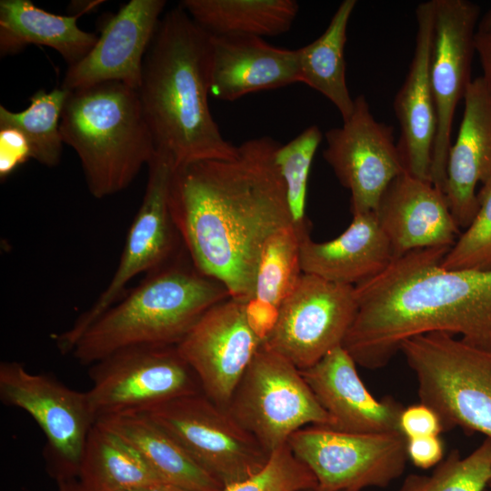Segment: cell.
Here are the masks:
<instances>
[{
    "label": "cell",
    "mask_w": 491,
    "mask_h": 491,
    "mask_svg": "<svg viewBox=\"0 0 491 491\" xmlns=\"http://www.w3.org/2000/svg\"><path fill=\"white\" fill-rule=\"evenodd\" d=\"M279 145L268 135L252 138L233 159L175 166L171 180L170 211L188 257L243 304L253 296L265 242L294 225L274 160Z\"/></svg>",
    "instance_id": "cell-1"
},
{
    "label": "cell",
    "mask_w": 491,
    "mask_h": 491,
    "mask_svg": "<svg viewBox=\"0 0 491 491\" xmlns=\"http://www.w3.org/2000/svg\"><path fill=\"white\" fill-rule=\"evenodd\" d=\"M449 246L396 257L355 286L357 311L342 346L356 365L385 366L406 340L444 332L491 346V269H446Z\"/></svg>",
    "instance_id": "cell-2"
},
{
    "label": "cell",
    "mask_w": 491,
    "mask_h": 491,
    "mask_svg": "<svg viewBox=\"0 0 491 491\" xmlns=\"http://www.w3.org/2000/svg\"><path fill=\"white\" fill-rule=\"evenodd\" d=\"M209 41L178 6L162 15L144 57L136 90L141 108L155 149L175 166L237 155L209 107Z\"/></svg>",
    "instance_id": "cell-3"
},
{
    "label": "cell",
    "mask_w": 491,
    "mask_h": 491,
    "mask_svg": "<svg viewBox=\"0 0 491 491\" xmlns=\"http://www.w3.org/2000/svg\"><path fill=\"white\" fill-rule=\"evenodd\" d=\"M231 297L220 282L200 273L185 250L144 279L103 313L72 354L91 366L124 348L176 346L199 318Z\"/></svg>",
    "instance_id": "cell-4"
},
{
    "label": "cell",
    "mask_w": 491,
    "mask_h": 491,
    "mask_svg": "<svg viewBox=\"0 0 491 491\" xmlns=\"http://www.w3.org/2000/svg\"><path fill=\"white\" fill-rule=\"evenodd\" d=\"M60 133L97 199L127 188L156 151L136 90L120 82L69 91Z\"/></svg>",
    "instance_id": "cell-5"
},
{
    "label": "cell",
    "mask_w": 491,
    "mask_h": 491,
    "mask_svg": "<svg viewBox=\"0 0 491 491\" xmlns=\"http://www.w3.org/2000/svg\"><path fill=\"white\" fill-rule=\"evenodd\" d=\"M400 351L420 402L437 413L445 430L459 426L491 439V346L433 332L406 340Z\"/></svg>",
    "instance_id": "cell-6"
},
{
    "label": "cell",
    "mask_w": 491,
    "mask_h": 491,
    "mask_svg": "<svg viewBox=\"0 0 491 491\" xmlns=\"http://www.w3.org/2000/svg\"><path fill=\"white\" fill-rule=\"evenodd\" d=\"M147 168L145 195L113 277L94 304L68 329L54 336L62 355L72 353L86 329L124 296L134 277L161 267L185 249L169 205L175 163L167 153L156 150Z\"/></svg>",
    "instance_id": "cell-7"
},
{
    "label": "cell",
    "mask_w": 491,
    "mask_h": 491,
    "mask_svg": "<svg viewBox=\"0 0 491 491\" xmlns=\"http://www.w3.org/2000/svg\"><path fill=\"white\" fill-rule=\"evenodd\" d=\"M226 409L269 455L303 427L334 426L300 370L263 345L244 373Z\"/></svg>",
    "instance_id": "cell-8"
},
{
    "label": "cell",
    "mask_w": 491,
    "mask_h": 491,
    "mask_svg": "<svg viewBox=\"0 0 491 491\" xmlns=\"http://www.w3.org/2000/svg\"><path fill=\"white\" fill-rule=\"evenodd\" d=\"M0 399L27 412L42 429L47 474L57 484L78 478L85 443L95 423L86 392L48 375L33 374L19 362L4 361Z\"/></svg>",
    "instance_id": "cell-9"
},
{
    "label": "cell",
    "mask_w": 491,
    "mask_h": 491,
    "mask_svg": "<svg viewBox=\"0 0 491 491\" xmlns=\"http://www.w3.org/2000/svg\"><path fill=\"white\" fill-rule=\"evenodd\" d=\"M86 391L97 420L147 412L172 399L202 392L176 346H139L118 350L91 365Z\"/></svg>",
    "instance_id": "cell-10"
},
{
    "label": "cell",
    "mask_w": 491,
    "mask_h": 491,
    "mask_svg": "<svg viewBox=\"0 0 491 491\" xmlns=\"http://www.w3.org/2000/svg\"><path fill=\"white\" fill-rule=\"evenodd\" d=\"M146 413L224 487L259 472L270 455L229 413L202 392L163 403Z\"/></svg>",
    "instance_id": "cell-11"
},
{
    "label": "cell",
    "mask_w": 491,
    "mask_h": 491,
    "mask_svg": "<svg viewBox=\"0 0 491 491\" xmlns=\"http://www.w3.org/2000/svg\"><path fill=\"white\" fill-rule=\"evenodd\" d=\"M287 445L316 479L315 491L386 487L405 470L406 438L401 432L350 433L308 426Z\"/></svg>",
    "instance_id": "cell-12"
},
{
    "label": "cell",
    "mask_w": 491,
    "mask_h": 491,
    "mask_svg": "<svg viewBox=\"0 0 491 491\" xmlns=\"http://www.w3.org/2000/svg\"><path fill=\"white\" fill-rule=\"evenodd\" d=\"M356 311L355 286L303 273L263 346L308 368L342 346Z\"/></svg>",
    "instance_id": "cell-13"
},
{
    "label": "cell",
    "mask_w": 491,
    "mask_h": 491,
    "mask_svg": "<svg viewBox=\"0 0 491 491\" xmlns=\"http://www.w3.org/2000/svg\"><path fill=\"white\" fill-rule=\"evenodd\" d=\"M480 7L468 0H435L430 82L436 114L431 183L445 193L456 108L473 80Z\"/></svg>",
    "instance_id": "cell-14"
},
{
    "label": "cell",
    "mask_w": 491,
    "mask_h": 491,
    "mask_svg": "<svg viewBox=\"0 0 491 491\" xmlns=\"http://www.w3.org/2000/svg\"><path fill=\"white\" fill-rule=\"evenodd\" d=\"M323 157L351 194L352 215L375 212L393 179L406 172L393 126L375 119L364 95L339 127L325 134Z\"/></svg>",
    "instance_id": "cell-15"
},
{
    "label": "cell",
    "mask_w": 491,
    "mask_h": 491,
    "mask_svg": "<svg viewBox=\"0 0 491 491\" xmlns=\"http://www.w3.org/2000/svg\"><path fill=\"white\" fill-rule=\"evenodd\" d=\"M263 339L252 327L245 304L229 297L208 309L176 345L202 393L227 408Z\"/></svg>",
    "instance_id": "cell-16"
},
{
    "label": "cell",
    "mask_w": 491,
    "mask_h": 491,
    "mask_svg": "<svg viewBox=\"0 0 491 491\" xmlns=\"http://www.w3.org/2000/svg\"><path fill=\"white\" fill-rule=\"evenodd\" d=\"M165 0H131L102 26L88 55L68 66L61 87L68 91L104 82L137 90L146 50L165 6Z\"/></svg>",
    "instance_id": "cell-17"
},
{
    "label": "cell",
    "mask_w": 491,
    "mask_h": 491,
    "mask_svg": "<svg viewBox=\"0 0 491 491\" xmlns=\"http://www.w3.org/2000/svg\"><path fill=\"white\" fill-rule=\"evenodd\" d=\"M374 213L394 258L418 249L451 247L461 235L446 194L407 172L391 181Z\"/></svg>",
    "instance_id": "cell-18"
},
{
    "label": "cell",
    "mask_w": 491,
    "mask_h": 491,
    "mask_svg": "<svg viewBox=\"0 0 491 491\" xmlns=\"http://www.w3.org/2000/svg\"><path fill=\"white\" fill-rule=\"evenodd\" d=\"M435 0L420 3L416 9L417 32L407 75L394 100L400 125L397 147L406 172L430 181L432 155L436 133V114L430 82V57Z\"/></svg>",
    "instance_id": "cell-19"
},
{
    "label": "cell",
    "mask_w": 491,
    "mask_h": 491,
    "mask_svg": "<svg viewBox=\"0 0 491 491\" xmlns=\"http://www.w3.org/2000/svg\"><path fill=\"white\" fill-rule=\"evenodd\" d=\"M300 372L332 417L331 428L350 433L400 432L404 407L390 397L373 396L358 375L356 361L342 346Z\"/></svg>",
    "instance_id": "cell-20"
},
{
    "label": "cell",
    "mask_w": 491,
    "mask_h": 491,
    "mask_svg": "<svg viewBox=\"0 0 491 491\" xmlns=\"http://www.w3.org/2000/svg\"><path fill=\"white\" fill-rule=\"evenodd\" d=\"M299 83L296 50L253 35L211 36L209 93L234 101L251 93Z\"/></svg>",
    "instance_id": "cell-21"
},
{
    "label": "cell",
    "mask_w": 491,
    "mask_h": 491,
    "mask_svg": "<svg viewBox=\"0 0 491 491\" xmlns=\"http://www.w3.org/2000/svg\"><path fill=\"white\" fill-rule=\"evenodd\" d=\"M464 100L459 132L448 151L445 190L459 228H466L477 212V185L491 178V100L481 76L471 81Z\"/></svg>",
    "instance_id": "cell-22"
},
{
    "label": "cell",
    "mask_w": 491,
    "mask_h": 491,
    "mask_svg": "<svg viewBox=\"0 0 491 491\" xmlns=\"http://www.w3.org/2000/svg\"><path fill=\"white\" fill-rule=\"evenodd\" d=\"M303 273L356 286L384 271L393 261L390 243L374 212L353 215L348 227L336 238L301 241Z\"/></svg>",
    "instance_id": "cell-23"
},
{
    "label": "cell",
    "mask_w": 491,
    "mask_h": 491,
    "mask_svg": "<svg viewBox=\"0 0 491 491\" xmlns=\"http://www.w3.org/2000/svg\"><path fill=\"white\" fill-rule=\"evenodd\" d=\"M74 15H59L35 6L29 0L0 1V55H15L29 45L57 51L69 66L84 59L98 37L83 31Z\"/></svg>",
    "instance_id": "cell-24"
},
{
    "label": "cell",
    "mask_w": 491,
    "mask_h": 491,
    "mask_svg": "<svg viewBox=\"0 0 491 491\" xmlns=\"http://www.w3.org/2000/svg\"><path fill=\"white\" fill-rule=\"evenodd\" d=\"M96 422L129 442L164 481L194 491H224V486L146 413H127Z\"/></svg>",
    "instance_id": "cell-25"
},
{
    "label": "cell",
    "mask_w": 491,
    "mask_h": 491,
    "mask_svg": "<svg viewBox=\"0 0 491 491\" xmlns=\"http://www.w3.org/2000/svg\"><path fill=\"white\" fill-rule=\"evenodd\" d=\"M179 6L211 36L278 35L298 13L295 0H183Z\"/></svg>",
    "instance_id": "cell-26"
},
{
    "label": "cell",
    "mask_w": 491,
    "mask_h": 491,
    "mask_svg": "<svg viewBox=\"0 0 491 491\" xmlns=\"http://www.w3.org/2000/svg\"><path fill=\"white\" fill-rule=\"evenodd\" d=\"M78 479L89 491H130L165 482L129 442L100 422L88 435Z\"/></svg>",
    "instance_id": "cell-27"
},
{
    "label": "cell",
    "mask_w": 491,
    "mask_h": 491,
    "mask_svg": "<svg viewBox=\"0 0 491 491\" xmlns=\"http://www.w3.org/2000/svg\"><path fill=\"white\" fill-rule=\"evenodd\" d=\"M356 0H344L325 32L312 43L296 49L299 83L321 93L338 110L342 119L350 116L355 98L346 80L345 45Z\"/></svg>",
    "instance_id": "cell-28"
},
{
    "label": "cell",
    "mask_w": 491,
    "mask_h": 491,
    "mask_svg": "<svg viewBox=\"0 0 491 491\" xmlns=\"http://www.w3.org/2000/svg\"><path fill=\"white\" fill-rule=\"evenodd\" d=\"M308 234L309 229L292 225L266 239L261 250L250 300L279 310L303 275L301 241Z\"/></svg>",
    "instance_id": "cell-29"
},
{
    "label": "cell",
    "mask_w": 491,
    "mask_h": 491,
    "mask_svg": "<svg viewBox=\"0 0 491 491\" xmlns=\"http://www.w3.org/2000/svg\"><path fill=\"white\" fill-rule=\"evenodd\" d=\"M68 94L62 87L48 92L40 89L23 111L12 112L0 106V127L21 131L29 142L32 158L48 167L57 165L61 159L64 142L60 119Z\"/></svg>",
    "instance_id": "cell-30"
},
{
    "label": "cell",
    "mask_w": 491,
    "mask_h": 491,
    "mask_svg": "<svg viewBox=\"0 0 491 491\" xmlns=\"http://www.w3.org/2000/svg\"><path fill=\"white\" fill-rule=\"evenodd\" d=\"M491 478V439L462 456L453 450L429 476L411 474L399 491H485Z\"/></svg>",
    "instance_id": "cell-31"
},
{
    "label": "cell",
    "mask_w": 491,
    "mask_h": 491,
    "mask_svg": "<svg viewBox=\"0 0 491 491\" xmlns=\"http://www.w3.org/2000/svg\"><path fill=\"white\" fill-rule=\"evenodd\" d=\"M323 139L317 125H310L296 137L281 145L274 160L284 181L295 226L309 229L306 216L307 181L315 154Z\"/></svg>",
    "instance_id": "cell-32"
},
{
    "label": "cell",
    "mask_w": 491,
    "mask_h": 491,
    "mask_svg": "<svg viewBox=\"0 0 491 491\" xmlns=\"http://www.w3.org/2000/svg\"><path fill=\"white\" fill-rule=\"evenodd\" d=\"M477 212L441 261L446 269H491V178L477 193Z\"/></svg>",
    "instance_id": "cell-33"
},
{
    "label": "cell",
    "mask_w": 491,
    "mask_h": 491,
    "mask_svg": "<svg viewBox=\"0 0 491 491\" xmlns=\"http://www.w3.org/2000/svg\"><path fill=\"white\" fill-rule=\"evenodd\" d=\"M316 488L315 476L286 443L270 455L259 472L225 486L224 491H305Z\"/></svg>",
    "instance_id": "cell-34"
},
{
    "label": "cell",
    "mask_w": 491,
    "mask_h": 491,
    "mask_svg": "<svg viewBox=\"0 0 491 491\" xmlns=\"http://www.w3.org/2000/svg\"><path fill=\"white\" fill-rule=\"evenodd\" d=\"M399 429L406 439L439 436L445 431L437 413L422 402L403 408L399 416Z\"/></svg>",
    "instance_id": "cell-35"
},
{
    "label": "cell",
    "mask_w": 491,
    "mask_h": 491,
    "mask_svg": "<svg viewBox=\"0 0 491 491\" xmlns=\"http://www.w3.org/2000/svg\"><path fill=\"white\" fill-rule=\"evenodd\" d=\"M32 158L25 135L14 127H0V178L5 180L19 165Z\"/></svg>",
    "instance_id": "cell-36"
},
{
    "label": "cell",
    "mask_w": 491,
    "mask_h": 491,
    "mask_svg": "<svg viewBox=\"0 0 491 491\" xmlns=\"http://www.w3.org/2000/svg\"><path fill=\"white\" fill-rule=\"evenodd\" d=\"M407 458L417 467L428 469L437 466L444 457V444L439 436L406 439Z\"/></svg>",
    "instance_id": "cell-37"
},
{
    "label": "cell",
    "mask_w": 491,
    "mask_h": 491,
    "mask_svg": "<svg viewBox=\"0 0 491 491\" xmlns=\"http://www.w3.org/2000/svg\"><path fill=\"white\" fill-rule=\"evenodd\" d=\"M475 48L482 67L481 77L491 100V29H476Z\"/></svg>",
    "instance_id": "cell-38"
},
{
    "label": "cell",
    "mask_w": 491,
    "mask_h": 491,
    "mask_svg": "<svg viewBox=\"0 0 491 491\" xmlns=\"http://www.w3.org/2000/svg\"><path fill=\"white\" fill-rule=\"evenodd\" d=\"M130 491H194L171 483L161 482Z\"/></svg>",
    "instance_id": "cell-39"
},
{
    "label": "cell",
    "mask_w": 491,
    "mask_h": 491,
    "mask_svg": "<svg viewBox=\"0 0 491 491\" xmlns=\"http://www.w3.org/2000/svg\"><path fill=\"white\" fill-rule=\"evenodd\" d=\"M58 491H89L78 478L57 484Z\"/></svg>",
    "instance_id": "cell-40"
},
{
    "label": "cell",
    "mask_w": 491,
    "mask_h": 491,
    "mask_svg": "<svg viewBox=\"0 0 491 491\" xmlns=\"http://www.w3.org/2000/svg\"><path fill=\"white\" fill-rule=\"evenodd\" d=\"M491 29V8L479 19L477 25V30H489Z\"/></svg>",
    "instance_id": "cell-41"
},
{
    "label": "cell",
    "mask_w": 491,
    "mask_h": 491,
    "mask_svg": "<svg viewBox=\"0 0 491 491\" xmlns=\"http://www.w3.org/2000/svg\"><path fill=\"white\" fill-rule=\"evenodd\" d=\"M485 491H491V478H490V480H489V482H488V484H487V486H486V488Z\"/></svg>",
    "instance_id": "cell-42"
},
{
    "label": "cell",
    "mask_w": 491,
    "mask_h": 491,
    "mask_svg": "<svg viewBox=\"0 0 491 491\" xmlns=\"http://www.w3.org/2000/svg\"><path fill=\"white\" fill-rule=\"evenodd\" d=\"M305 491H315V490H305Z\"/></svg>",
    "instance_id": "cell-43"
}]
</instances>
